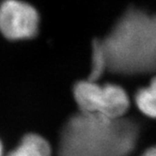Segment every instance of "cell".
Returning a JSON list of instances; mask_svg holds the SVG:
<instances>
[{
  "label": "cell",
  "mask_w": 156,
  "mask_h": 156,
  "mask_svg": "<svg viewBox=\"0 0 156 156\" xmlns=\"http://www.w3.org/2000/svg\"><path fill=\"white\" fill-rule=\"evenodd\" d=\"M133 119H110L77 111L63 124L58 156H129L139 137Z\"/></svg>",
  "instance_id": "1"
},
{
  "label": "cell",
  "mask_w": 156,
  "mask_h": 156,
  "mask_svg": "<svg viewBox=\"0 0 156 156\" xmlns=\"http://www.w3.org/2000/svg\"><path fill=\"white\" fill-rule=\"evenodd\" d=\"M100 41L107 72L121 75L156 72V14L130 7Z\"/></svg>",
  "instance_id": "2"
},
{
  "label": "cell",
  "mask_w": 156,
  "mask_h": 156,
  "mask_svg": "<svg viewBox=\"0 0 156 156\" xmlns=\"http://www.w3.org/2000/svg\"><path fill=\"white\" fill-rule=\"evenodd\" d=\"M73 94L78 111L84 113L119 119L125 117L130 108V99L125 90L112 83L101 85L87 78L74 84Z\"/></svg>",
  "instance_id": "3"
},
{
  "label": "cell",
  "mask_w": 156,
  "mask_h": 156,
  "mask_svg": "<svg viewBox=\"0 0 156 156\" xmlns=\"http://www.w3.org/2000/svg\"><path fill=\"white\" fill-rule=\"evenodd\" d=\"M40 15L32 5L21 0L0 3V33L9 41L29 40L37 36Z\"/></svg>",
  "instance_id": "4"
},
{
  "label": "cell",
  "mask_w": 156,
  "mask_h": 156,
  "mask_svg": "<svg viewBox=\"0 0 156 156\" xmlns=\"http://www.w3.org/2000/svg\"><path fill=\"white\" fill-rule=\"evenodd\" d=\"M6 156H52L50 143L38 133H27Z\"/></svg>",
  "instance_id": "5"
},
{
  "label": "cell",
  "mask_w": 156,
  "mask_h": 156,
  "mask_svg": "<svg viewBox=\"0 0 156 156\" xmlns=\"http://www.w3.org/2000/svg\"><path fill=\"white\" fill-rule=\"evenodd\" d=\"M135 102L144 115L156 119V77L151 81L148 87L137 90Z\"/></svg>",
  "instance_id": "6"
},
{
  "label": "cell",
  "mask_w": 156,
  "mask_h": 156,
  "mask_svg": "<svg viewBox=\"0 0 156 156\" xmlns=\"http://www.w3.org/2000/svg\"><path fill=\"white\" fill-rule=\"evenodd\" d=\"M105 72H107V64L101 41L100 39H94L91 46L90 72L87 75V79L91 81H99Z\"/></svg>",
  "instance_id": "7"
},
{
  "label": "cell",
  "mask_w": 156,
  "mask_h": 156,
  "mask_svg": "<svg viewBox=\"0 0 156 156\" xmlns=\"http://www.w3.org/2000/svg\"><path fill=\"white\" fill-rule=\"evenodd\" d=\"M140 156H156V146L151 147L145 151Z\"/></svg>",
  "instance_id": "8"
},
{
  "label": "cell",
  "mask_w": 156,
  "mask_h": 156,
  "mask_svg": "<svg viewBox=\"0 0 156 156\" xmlns=\"http://www.w3.org/2000/svg\"><path fill=\"white\" fill-rule=\"evenodd\" d=\"M0 156H4V149H3V144L0 140Z\"/></svg>",
  "instance_id": "9"
}]
</instances>
